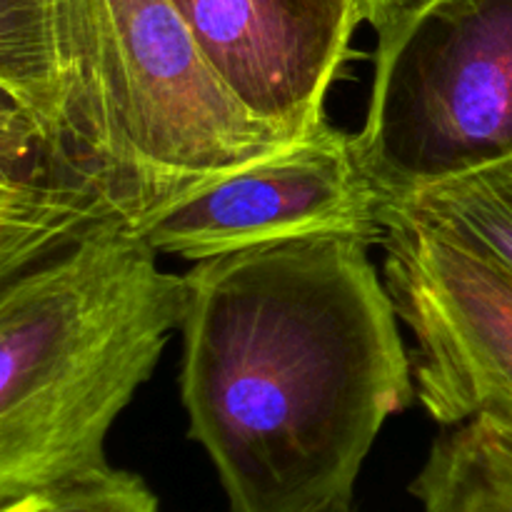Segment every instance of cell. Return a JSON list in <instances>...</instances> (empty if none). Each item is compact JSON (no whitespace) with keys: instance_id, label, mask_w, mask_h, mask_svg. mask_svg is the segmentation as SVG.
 <instances>
[{"instance_id":"obj_1","label":"cell","mask_w":512,"mask_h":512,"mask_svg":"<svg viewBox=\"0 0 512 512\" xmlns=\"http://www.w3.org/2000/svg\"><path fill=\"white\" fill-rule=\"evenodd\" d=\"M370 248L315 235L185 273L180 398L230 512L353 503L383 425L413 405L410 350Z\"/></svg>"},{"instance_id":"obj_2","label":"cell","mask_w":512,"mask_h":512,"mask_svg":"<svg viewBox=\"0 0 512 512\" xmlns=\"http://www.w3.org/2000/svg\"><path fill=\"white\" fill-rule=\"evenodd\" d=\"M133 228L100 225L0 283V503L110 468L105 440L185 315Z\"/></svg>"},{"instance_id":"obj_3","label":"cell","mask_w":512,"mask_h":512,"mask_svg":"<svg viewBox=\"0 0 512 512\" xmlns=\"http://www.w3.org/2000/svg\"><path fill=\"white\" fill-rule=\"evenodd\" d=\"M373 30L355 143L383 200L512 163V0H415Z\"/></svg>"},{"instance_id":"obj_4","label":"cell","mask_w":512,"mask_h":512,"mask_svg":"<svg viewBox=\"0 0 512 512\" xmlns=\"http://www.w3.org/2000/svg\"><path fill=\"white\" fill-rule=\"evenodd\" d=\"M383 278L413 338L415 400L443 428L512 425V275L478 250L383 203Z\"/></svg>"},{"instance_id":"obj_5","label":"cell","mask_w":512,"mask_h":512,"mask_svg":"<svg viewBox=\"0 0 512 512\" xmlns=\"http://www.w3.org/2000/svg\"><path fill=\"white\" fill-rule=\"evenodd\" d=\"M383 203L355 135L328 125L175 200L138 233L158 255L190 263L315 235L380 245Z\"/></svg>"},{"instance_id":"obj_6","label":"cell","mask_w":512,"mask_h":512,"mask_svg":"<svg viewBox=\"0 0 512 512\" xmlns=\"http://www.w3.org/2000/svg\"><path fill=\"white\" fill-rule=\"evenodd\" d=\"M228 93L290 140L328 128L360 0H170Z\"/></svg>"},{"instance_id":"obj_7","label":"cell","mask_w":512,"mask_h":512,"mask_svg":"<svg viewBox=\"0 0 512 512\" xmlns=\"http://www.w3.org/2000/svg\"><path fill=\"white\" fill-rule=\"evenodd\" d=\"M425 512H512V425L493 415L435 438L410 483Z\"/></svg>"},{"instance_id":"obj_8","label":"cell","mask_w":512,"mask_h":512,"mask_svg":"<svg viewBox=\"0 0 512 512\" xmlns=\"http://www.w3.org/2000/svg\"><path fill=\"white\" fill-rule=\"evenodd\" d=\"M385 203L478 250L512 275V170L508 165Z\"/></svg>"},{"instance_id":"obj_9","label":"cell","mask_w":512,"mask_h":512,"mask_svg":"<svg viewBox=\"0 0 512 512\" xmlns=\"http://www.w3.org/2000/svg\"><path fill=\"white\" fill-rule=\"evenodd\" d=\"M3 512H160L143 478L105 468L68 483L5 500Z\"/></svg>"},{"instance_id":"obj_10","label":"cell","mask_w":512,"mask_h":512,"mask_svg":"<svg viewBox=\"0 0 512 512\" xmlns=\"http://www.w3.org/2000/svg\"><path fill=\"white\" fill-rule=\"evenodd\" d=\"M410 3H415V0H360V5H363L365 10V23H370L375 28V25L385 23V20L390 18V15H395L398 10L408 8Z\"/></svg>"},{"instance_id":"obj_11","label":"cell","mask_w":512,"mask_h":512,"mask_svg":"<svg viewBox=\"0 0 512 512\" xmlns=\"http://www.w3.org/2000/svg\"><path fill=\"white\" fill-rule=\"evenodd\" d=\"M323 512H355V510H353V503H343V505H335V508L323 510Z\"/></svg>"},{"instance_id":"obj_12","label":"cell","mask_w":512,"mask_h":512,"mask_svg":"<svg viewBox=\"0 0 512 512\" xmlns=\"http://www.w3.org/2000/svg\"><path fill=\"white\" fill-rule=\"evenodd\" d=\"M508 168H510V170H512V163H508Z\"/></svg>"}]
</instances>
